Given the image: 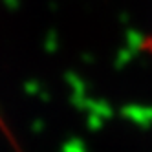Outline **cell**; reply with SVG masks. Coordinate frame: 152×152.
<instances>
[{"instance_id": "cell-1", "label": "cell", "mask_w": 152, "mask_h": 152, "mask_svg": "<svg viewBox=\"0 0 152 152\" xmlns=\"http://www.w3.org/2000/svg\"><path fill=\"white\" fill-rule=\"evenodd\" d=\"M137 50H139L141 53H145L147 57H152V31L139 39V42H137Z\"/></svg>"}]
</instances>
